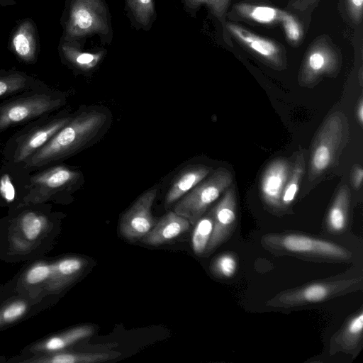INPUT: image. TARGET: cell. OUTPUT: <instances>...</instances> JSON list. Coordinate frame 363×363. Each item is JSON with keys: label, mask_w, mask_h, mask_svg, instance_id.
<instances>
[{"label": "cell", "mask_w": 363, "mask_h": 363, "mask_svg": "<svg viewBox=\"0 0 363 363\" xmlns=\"http://www.w3.org/2000/svg\"><path fill=\"white\" fill-rule=\"evenodd\" d=\"M363 332V311L354 314L344 325L335 338V343L346 352H353L361 345Z\"/></svg>", "instance_id": "cell-25"}, {"label": "cell", "mask_w": 363, "mask_h": 363, "mask_svg": "<svg viewBox=\"0 0 363 363\" xmlns=\"http://www.w3.org/2000/svg\"><path fill=\"white\" fill-rule=\"evenodd\" d=\"M71 116H43L11 138L4 149L6 162L23 164L72 118Z\"/></svg>", "instance_id": "cell-5"}, {"label": "cell", "mask_w": 363, "mask_h": 363, "mask_svg": "<svg viewBox=\"0 0 363 363\" xmlns=\"http://www.w3.org/2000/svg\"><path fill=\"white\" fill-rule=\"evenodd\" d=\"M363 0H347V7L353 20L359 23L362 17Z\"/></svg>", "instance_id": "cell-35"}, {"label": "cell", "mask_w": 363, "mask_h": 363, "mask_svg": "<svg viewBox=\"0 0 363 363\" xmlns=\"http://www.w3.org/2000/svg\"><path fill=\"white\" fill-rule=\"evenodd\" d=\"M87 260L79 256H65L50 259L46 281L43 287L42 297L60 295L82 274Z\"/></svg>", "instance_id": "cell-15"}, {"label": "cell", "mask_w": 363, "mask_h": 363, "mask_svg": "<svg viewBox=\"0 0 363 363\" xmlns=\"http://www.w3.org/2000/svg\"><path fill=\"white\" fill-rule=\"evenodd\" d=\"M291 164L286 158H277L265 168L259 184L264 201L272 208H281V198L289 179Z\"/></svg>", "instance_id": "cell-18"}, {"label": "cell", "mask_w": 363, "mask_h": 363, "mask_svg": "<svg viewBox=\"0 0 363 363\" xmlns=\"http://www.w3.org/2000/svg\"><path fill=\"white\" fill-rule=\"evenodd\" d=\"M349 124L345 115L336 111L320 127L311 145L308 179H315L335 164L349 140Z\"/></svg>", "instance_id": "cell-3"}, {"label": "cell", "mask_w": 363, "mask_h": 363, "mask_svg": "<svg viewBox=\"0 0 363 363\" xmlns=\"http://www.w3.org/2000/svg\"><path fill=\"white\" fill-rule=\"evenodd\" d=\"M305 167L303 154L300 152L296 157L294 164L291 167L289 179L284 189L281 198V207L291 205L296 199L305 172Z\"/></svg>", "instance_id": "cell-28"}, {"label": "cell", "mask_w": 363, "mask_h": 363, "mask_svg": "<svg viewBox=\"0 0 363 363\" xmlns=\"http://www.w3.org/2000/svg\"><path fill=\"white\" fill-rule=\"evenodd\" d=\"M56 229V216L48 203L9 211L0 220V259L19 262L43 257L51 248Z\"/></svg>", "instance_id": "cell-1"}, {"label": "cell", "mask_w": 363, "mask_h": 363, "mask_svg": "<svg viewBox=\"0 0 363 363\" xmlns=\"http://www.w3.org/2000/svg\"><path fill=\"white\" fill-rule=\"evenodd\" d=\"M48 88L23 93L0 103V134L10 128L28 123L62 107L65 99Z\"/></svg>", "instance_id": "cell-4"}, {"label": "cell", "mask_w": 363, "mask_h": 363, "mask_svg": "<svg viewBox=\"0 0 363 363\" xmlns=\"http://www.w3.org/2000/svg\"><path fill=\"white\" fill-rule=\"evenodd\" d=\"M269 250L312 259L345 261L352 254L343 247L318 238L298 233H272L262 238Z\"/></svg>", "instance_id": "cell-6"}, {"label": "cell", "mask_w": 363, "mask_h": 363, "mask_svg": "<svg viewBox=\"0 0 363 363\" xmlns=\"http://www.w3.org/2000/svg\"><path fill=\"white\" fill-rule=\"evenodd\" d=\"M106 121L107 116L103 112L79 113L21 166L32 171L75 155L97 136Z\"/></svg>", "instance_id": "cell-2"}, {"label": "cell", "mask_w": 363, "mask_h": 363, "mask_svg": "<svg viewBox=\"0 0 363 363\" xmlns=\"http://www.w3.org/2000/svg\"><path fill=\"white\" fill-rule=\"evenodd\" d=\"M41 169L30 175L26 195L20 207L48 203L60 193L71 189L80 177L79 172L65 164H55Z\"/></svg>", "instance_id": "cell-10"}, {"label": "cell", "mask_w": 363, "mask_h": 363, "mask_svg": "<svg viewBox=\"0 0 363 363\" xmlns=\"http://www.w3.org/2000/svg\"><path fill=\"white\" fill-rule=\"evenodd\" d=\"M213 171L211 167L201 164L189 165L183 169L174 177L166 194L165 208H169L182 199Z\"/></svg>", "instance_id": "cell-21"}, {"label": "cell", "mask_w": 363, "mask_h": 363, "mask_svg": "<svg viewBox=\"0 0 363 363\" xmlns=\"http://www.w3.org/2000/svg\"><path fill=\"white\" fill-rule=\"evenodd\" d=\"M213 226L212 211L203 216L195 224L192 235V247L196 255L205 254L208 247Z\"/></svg>", "instance_id": "cell-29"}, {"label": "cell", "mask_w": 363, "mask_h": 363, "mask_svg": "<svg viewBox=\"0 0 363 363\" xmlns=\"http://www.w3.org/2000/svg\"><path fill=\"white\" fill-rule=\"evenodd\" d=\"M211 211L213 226L206 254L213 252L229 239L236 228L238 205L234 185L232 184L224 192L223 196Z\"/></svg>", "instance_id": "cell-16"}, {"label": "cell", "mask_w": 363, "mask_h": 363, "mask_svg": "<svg viewBox=\"0 0 363 363\" xmlns=\"http://www.w3.org/2000/svg\"><path fill=\"white\" fill-rule=\"evenodd\" d=\"M21 200L16 194L15 182L5 165L0 169V206H7L9 211L18 208Z\"/></svg>", "instance_id": "cell-30"}, {"label": "cell", "mask_w": 363, "mask_h": 363, "mask_svg": "<svg viewBox=\"0 0 363 363\" xmlns=\"http://www.w3.org/2000/svg\"><path fill=\"white\" fill-rule=\"evenodd\" d=\"M59 54L69 65L77 69L87 71L94 68L99 62L100 56L82 51L77 43L69 42L61 38L58 46Z\"/></svg>", "instance_id": "cell-26"}, {"label": "cell", "mask_w": 363, "mask_h": 363, "mask_svg": "<svg viewBox=\"0 0 363 363\" xmlns=\"http://www.w3.org/2000/svg\"><path fill=\"white\" fill-rule=\"evenodd\" d=\"M351 194L347 185L342 186L328 211L326 227L333 234L342 233L348 225Z\"/></svg>", "instance_id": "cell-23"}, {"label": "cell", "mask_w": 363, "mask_h": 363, "mask_svg": "<svg viewBox=\"0 0 363 363\" xmlns=\"http://www.w3.org/2000/svg\"><path fill=\"white\" fill-rule=\"evenodd\" d=\"M280 21L288 40L293 43H298L302 38L303 30L296 18L290 13L283 11Z\"/></svg>", "instance_id": "cell-33"}, {"label": "cell", "mask_w": 363, "mask_h": 363, "mask_svg": "<svg viewBox=\"0 0 363 363\" xmlns=\"http://www.w3.org/2000/svg\"><path fill=\"white\" fill-rule=\"evenodd\" d=\"M128 3L136 21L143 25L148 24L154 14L153 1L128 0Z\"/></svg>", "instance_id": "cell-32"}, {"label": "cell", "mask_w": 363, "mask_h": 363, "mask_svg": "<svg viewBox=\"0 0 363 363\" xmlns=\"http://www.w3.org/2000/svg\"><path fill=\"white\" fill-rule=\"evenodd\" d=\"M17 4V0H0V9L13 6Z\"/></svg>", "instance_id": "cell-38"}, {"label": "cell", "mask_w": 363, "mask_h": 363, "mask_svg": "<svg viewBox=\"0 0 363 363\" xmlns=\"http://www.w3.org/2000/svg\"><path fill=\"white\" fill-rule=\"evenodd\" d=\"M227 28L242 45L267 62L277 67L284 65L281 49L274 41L261 37L234 23H228Z\"/></svg>", "instance_id": "cell-19"}, {"label": "cell", "mask_w": 363, "mask_h": 363, "mask_svg": "<svg viewBox=\"0 0 363 363\" xmlns=\"http://www.w3.org/2000/svg\"><path fill=\"white\" fill-rule=\"evenodd\" d=\"M235 11L242 17L262 24H271L281 20L283 11L268 6L240 3L235 5Z\"/></svg>", "instance_id": "cell-27"}, {"label": "cell", "mask_w": 363, "mask_h": 363, "mask_svg": "<svg viewBox=\"0 0 363 363\" xmlns=\"http://www.w3.org/2000/svg\"><path fill=\"white\" fill-rule=\"evenodd\" d=\"M62 39L76 43L95 33L108 30L106 8L101 0H68L62 18Z\"/></svg>", "instance_id": "cell-9"}, {"label": "cell", "mask_w": 363, "mask_h": 363, "mask_svg": "<svg viewBox=\"0 0 363 363\" xmlns=\"http://www.w3.org/2000/svg\"><path fill=\"white\" fill-rule=\"evenodd\" d=\"M157 189L143 194L121 217L119 230L127 240L134 242L142 239L155 225L152 207Z\"/></svg>", "instance_id": "cell-13"}, {"label": "cell", "mask_w": 363, "mask_h": 363, "mask_svg": "<svg viewBox=\"0 0 363 363\" xmlns=\"http://www.w3.org/2000/svg\"><path fill=\"white\" fill-rule=\"evenodd\" d=\"M233 183L231 172L220 167L180 199L175 204L174 211L188 220L190 224L195 225Z\"/></svg>", "instance_id": "cell-8"}, {"label": "cell", "mask_w": 363, "mask_h": 363, "mask_svg": "<svg viewBox=\"0 0 363 363\" xmlns=\"http://www.w3.org/2000/svg\"><path fill=\"white\" fill-rule=\"evenodd\" d=\"M363 169L361 165L356 164L353 167L351 173V181L356 189H359L362 184Z\"/></svg>", "instance_id": "cell-36"}, {"label": "cell", "mask_w": 363, "mask_h": 363, "mask_svg": "<svg viewBox=\"0 0 363 363\" xmlns=\"http://www.w3.org/2000/svg\"><path fill=\"white\" fill-rule=\"evenodd\" d=\"M230 1V0H186V4L190 8H196L201 4H205L217 18L221 19Z\"/></svg>", "instance_id": "cell-34"}, {"label": "cell", "mask_w": 363, "mask_h": 363, "mask_svg": "<svg viewBox=\"0 0 363 363\" xmlns=\"http://www.w3.org/2000/svg\"><path fill=\"white\" fill-rule=\"evenodd\" d=\"M107 353H83L64 350L58 352L33 356L20 359L23 363H95L108 361Z\"/></svg>", "instance_id": "cell-24"}, {"label": "cell", "mask_w": 363, "mask_h": 363, "mask_svg": "<svg viewBox=\"0 0 363 363\" xmlns=\"http://www.w3.org/2000/svg\"><path fill=\"white\" fill-rule=\"evenodd\" d=\"M57 297H34L0 287V331L47 309Z\"/></svg>", "instance_id": "cell-11"}, {"label": "cell", "mask_w": 363, "mask_h": 363, "mask_svg": "<svg viewBox=\"0 0 363 363\" xmlns=\"http://www.w3.org/2000/svg\"><path fill=\"white\" fill-rule=\"evenodd\" d=\"M8 48L21 63L33 65L37 62L40 45L37 26L32 18L17 21L9 35Z\"/></svg>", "instance_id": "cell-17"}, {"label": "cell", "mask_w": 363, "mask_h": 363, "mask_svg": "<svg viewBox=\"0 0 363 363\" xmlns=\"http://www.w3.org/2000/svg\"><path fill=\"white\" fill-rule=\"evenodd\" d=\"M362 277L318 281L281 291L267 302L274 308H294L319 303L362 289Z\"/></svg>", "instance_id": "cell-7"}, {"label": "cell", "mask_w": 363, "mask_h": 363, "mask_svg": "<svg viewBox=\"0 0 363 363\" xmlns=\"http://www.w3.org/2000/svg\"><path fill=\"white\" fill-rule=\"evenodd\" d=\"M355 114H356V118H357V120L358 123L361 125H362V123H363V99H362V96H360V98L359 99V101H358V103L357 104Z\"/></svg>", "instance_id": "cell-37"}, {"label": "cell", "mask_w": 363, "mask_h": 363, "mask_svg": "<svg viewBox=\"0 0 363 363\" xmlns=\"http://www.w3.org/2000/svg\"><path fill=\"white\" fill-rule=\"evenodd\" d=\"M238 269V259L232 253H224L212 262L211 269L213 274L222 279L234 276Z\"/></svg>", "instance_id": "cell-31"}, {"label": "cell", "mask_w": 363, "mask_h": 363, "mask_svg": "<svg viewBox=\"0 0 363 363\" xmlns=\"http://www.w3.org/2000/svg\"><path fill=\"white\" fill-rule=\"evenodd\" d=\"M337 52L325 40L316 41L308 51L298 76L299 84L311 87L325 76L335 75L340 68Z\"/></svg>", "instance_id": "cell-12"}, {"label": "cell", "mask_w": 363, "mask_h": 363, "mask_svg": "<svg viewBox=\"0 0 363 363\" xmlns=\"http://www.w3.org/2000/svg\"><path fill=\"white\" fill-rule=\"evenodd\" d=\"M189 227L188 220L170 211L155 224L142 240L148 245L160 246L184 233Z\"/></svg>", "instance_id": "cell-20"}, {"label": "cell", "mask_w": 363, "mask_h": 363, "mask_svg": "<svg viewBox=\"0 0 363 363\" xmlns=\"http://www.w3.org/2000/svg\"><path fill=\"white\" fill-rule=\"evenodd\" d=\"M95 328L91 325H78L64 331L51 334L26 346L21 355L10 358L8 362H18L20 359L67 350L79 341L91 337Z\"/></svg>", "instance_id": "cell-14"}, {"label": "cell", "mask_w": 363, "mask_h": 363, "mask_svg": "<svg viewBox=\"0 0 363 363\" xmlns=\"http://www.w3.org/2000/svg\"><path fill=\"white\" fill-rule=\"evenodd\" d=\"M46 88L43 82L24 72L0 69V99Z\"/></svg>", "instance_id": "cell-22"}]
</instances>
